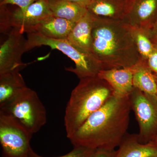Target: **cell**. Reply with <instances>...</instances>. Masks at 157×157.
<instances>
[{"label":"cell","mask_w":157,"mask_h":157,"mask_svg":"<svg viewBox=\"0 0 157 157\" xmlns=\"http://www.w3.org/2000/svg\"><path fill=\"white\" fill-rule=\"evenodd\" d=\"M132 108L129 97L113 95L69 138L74 146L115 150L127 134Z\"/></svg>","instance_id":"6da1fadb"},{"label":"cell","mask_w":157,"mask_h":157,"mask_svg":"<svg viewBox=\"0 0 157 157\" xmlns=\"http://www.w3.org/2000/svg\"><path fill=\"white\" fill-rule=\"evenodd\" d=\"M91 54L102 70L131 67L141 61L129 26L124 21L96 17Z\"/></svg>","instance_id":"7a4b0ae2"},{"label":"cell","mask_w":157,"mask_h":157,"mask_svg":"<svg viewBox=\"0 0 157 157\" xmlns=\"http://www.w3.org/2000/svg\"><path fill=\"white\" fill-rule=\"evenodd\" d=\"M113 95L112 88L98 76L80 79L67 104L64 125L70 138L87 120Z\"/></svg>","instance_id":"3957f363"},{"label":"cell","mask_w":157,"mask_h":157,"mask_svg":"<svg viewBox=\"0 0 157 157\" xmlns=\"http://www.w3.org/2000/svg\"><path fill=\"white\" fill-rule=\"evenodd\" d=\"M0 113L10 116L32 134L47 122V113L36 92L27 87L11 102L0 107Z\"/></svg>","instance_id":"277c9868"},{"label":"cell","mask_w":157,"mask_h":157,"mask_svg":"<svg viewBox=\"0 0 157 157\" xmlns=\"http://www.w3.org/2000/svg\"><path fill=\"white\" fill-rule=\"evenodd\" d=\"M28 51L42 45L57 49L70 58L75 63L74 68H65L67 71L76 74L79 79L98 76L102 70L98 61L90 54L73 46L67 39H57L45 37L38 33L28 34Z\"/></svg>","instance_id":"5b68a950"},{"label":"cell","mask_w":157,"mask_h":157,"mask_svg":"<svg viewBox=\"0 0 157 157\" xmlns=\"http://www.w3.org/2000/svg\"><path fill=\"white\" fill-rule=\"evenodd\" d=\"M52 15L47 0H38L25 10L18 7L11 10L8 5H0V31L7 35L16 28L21 33H29L36 26Z\"/></svg>","instance_id":"8992f818"},{"label":"cell","mask_w":157,"mask_h":157,"mask_svg":"<svg viewBox=\"0 0 157 157\" xmlns=\"http://www.w3.org/2000/svg\"><path fill=\"white\" fill-rule=\"evenodd\" d=\"M132 110L138 124V140L146 143L157 135V99L134 87L129 96Z\"/></svg>","instance_id":"52a82bcc"},{"label":"cell","mask_w":157,"mask_h":157,"mask_svg":"<svg viewBox=\"0 0 157 157\" xmlns=\"http://www.w3.org/2000/svg\"><path fill=\"white\" fill-rule=\"evenodd\" d=\"M33 135L14 118L0 113L2 157H29Z\"/></svg>","instance_id":"ba28073f"},{"label":"cell","mask_w":157,"mask_h":157,"mask_svg":"<svg viewBox=\"0 0 157 157\" xmlns=\"http://www.w3.org/2000/svg\"><path fill=\"white\" fill-rule=\"evenodd\" d=\"M0 46V75L12 71H19L29 63L21 61L23 54L28 51L27 39L18 28H13Z\"/></svg>","instance_id":"9c48e42d"},{"label":"cell","mask_w":157,"mask_h":157,"mask_svg":"<svg viewBox=\"0 0 157 157\" xmlns=\"http://www.w3.org/2000/svg\"><path fill=\"white\" fill-rule=\"evenodd\" d=\"M157 20V0H129L124 21L132 26L149 30Z\"/></svg>","instance_id":"30bf717a"},{"label":"cell","mask_w":157,"mask_h":157,"mask_svg":"<svg viewBox=\"0 0 157 157\" xmlns=\"http://www.w3.org/2000/svg\"><path fill=\"white\" fill-rule=\"evenodd\" d=\"M136 65L131 67L101 70L98 76L110 85L113 90V95L129 97L134 87L133 76Z\"/></svg>","instance_id":"8fae6325"},{"label":"cell","mask_w":157,"mask_h":157,"mask_svg":"<svg viewBox=\"0 0 157 157\" xmlns=\"http://www.w3.org/2000/svg\"><path fill=\"white\" fill-rule=\"evenodd\" d=\"M129 3V0H91L87 9L98 17L123 21Z\"/></svg>","instance_id":"7c38bea8"},{"label":"cell","mask_w":157,"mask_h":157,"mask_svg":"<svg viewBox=\"0 0 157 157\" xmlns=\"http://www.w3.org/2000/svg\"><path fill=\"white\" fill-rule=\"evenodd\" d=\"M115 157H157V142L140 143L137 134H127L116 151Z\"/></svg>","instance_id":"4fadbf2b"},{"label":"cell","mask_w":157,"mask_h":157,"mask_svg":"<svg viewBox=\"0 0 157 157\" xmlns=\"http://www.w3.org/2000/svg\"><path fill=\"white\" fill-rule=\"evenodd\" d=\"M96 17L88 11L82 18L75 23L67 39L76 48L90 54L92 31Z\"/></svg>","instance_id":"5bb4252c"},{"label":"cell","mask_w":157,"mask_h":157,"mask_svg":"<svg viewBox=\"0 0 157 157\" xmlns=\"http://www.w3.org/2000/svg\"><path fill=\"white\" fill-rule=\"evenodd\" d=\"M75 23L52 15L36 26L30 33H38L51 39H67Z\"/></svg>","instance_id":"9a60e30c"},{"label":"cell","mask_w":157,"mask_h":157,"mask_svg":"<svg viewBox=\"0 0 157 157\" xmlns=\"http://www.w3.org/2000/svg\"><path fill=\"white\" fill-rule=\"evenodd\" d=\"M27 87L19 71L0 75V107L14 100Z\"/></svg>","instance_id":"2e32d148"},{"label":"cell","mask_w":157,"mask_h":157,"mask_svg":"<svg viewBox=\"0 0 157 157\" xmlns=\"http://www.w3.org/2000/svg\"><path fill=\"white\" fill-rule=\"evenodd\" d=\"M52 15L76 23L85 15L87 8L68 0L48 1Z\"/></svg>","instance_id":"e0dca14e"},{"label":"cell","mask_w":157,"mask_h":157,"mask_svg":"<svg viewBox=\"0 0 157 157\" xmlns=\"http://www.w3.org/2000/svg\"><path fill=\"white\" fill-rule=\"evenodd\" d=\"M133 85L134 87L156 98L157 76L148 67L146 62L141 60L136 65Z\"/></svg>","instance_id":"ac0fdd59"},{"label":"cell","mask_w":157,"mask_h":157,"mask_svg":"<svg viewBox=\"0 0 157 157\" xmlns=\"http://www.w3.org/2000/svg\"><path fill=\"white\" fill-rule=\"evenodd\" d=\"M129 26L140 60L146 62L149 56L155 48L149 36L148 30Z\"/></svg>","instance_id":"d6986e66"},{"label":"cell","mask_w":157,"mask_h":157,"mask_svg":"<svg viewBox=\"0 0 157 157\" xmlns=\"http://www.w3.org/2000/svg\"><path fill=\"white\" fill-rule=\"evenodd\" d=\"M94 150L81 147H74L73 150L67 154L61 156L56 157H89L92 153ZM29 157H45L42 156L37 154L31 148L30 151Z\"/></svg>","instance_id":"ffe728a7"},{"label":"cell","mask_w":157,"mask_h":157,"mask_svg":"<svg viewBox=\"0 0 157 157\" xmlns=\"http://www.w3.org/2000/svg\"><path fill=\"white\" fill-rule=\"evenodd\" d=\"M37 1L38 0H4L0 5H13L17 6L22 10H25Z\"/></svg>","instance_id":"44dd1931"},{"label":"cell","mask_w":157,"mask_h":157,"mask_svg":"<svg viewBox=\"0 0 157 157\" xmlns=\"http://www.w3.org/2000/svg\"><path fill=\"white\" fill-rule=\"evenodd\" d=\"M146 63L152 72L157 76V48L156 47L149 56Z\"/></svg>","instance_id":"7402d4cb"},{"label":"cell","mask_w":157,"mask_h":157,"mask_svg":"<svg viewBox=\"0 0 157 157\" xmlns=\"http://www.w3.org/2000/svg\"><path fill=\"white\" fill-rule=\"evenodd\" d=\"M116 151H107L95 149L89 157H115Z\"/></svg>","instance_id":"603a6c76"},{"label":"cell","mask_w":157,"mask_h":157,"mask_svg":"<svg viewBox=\"0 0 157 157\" xmlns=\"http://www.w3.org/2000/svg\"><path fill=\"white\" fill-rule=\"evenodd\" d=\"M148 33L152 42L157 48V20L152 28L148 30Z\"/></svg>","instance_id":"cb8c5ba5"},{"label":"cell","mask_w":157,"mask_h":157,"mask_svg":"<svg viewBox=\"0 0 157 157\" xmlns=\"http://www.w3.org/2000/svg\"><path fill=\"white\" fill-rule=\"evenodd\" d=\"M68 1L76 3L83 7H86V8L91 2V0H68Z\"/></svg>","instance_id":"d4e9b609"},{"label":"cell","mask_w":157,"mask_h":157,"mask_svg":"<svg viewBox=\"0 0 157 157\" xmlns=\"http://www.w3.org/2000/svg\"><path fill=\"white\" fill-rule=\"evenodd\" d=\"M155 140V141H156V142H157V135L155 138V140Z\"/></svg>","instance_id":"484cf974"},{"label":"cell","mask_w":157,"mask_h":157,"mask_svg":"<svg viewBox=\"0 0 157 157\" xmlns=\"http://www.w3.org/2000/svg\"><path fill=\"white\" fill-rule=\"evenodd\" d=\"M4 1V0H0V4H1V3H2V2L3 1Z\"/></svg>","instance_id":"4316f807"},{"label":"cell","mask_w":157,"mask_h":157,"mask_svg":"<svg viewBox=\"0 0 157 157\" xmlns=\"http://www.w3.org/2000/svg\"><path fill=\"white\" fill-rule=\"evenodd\" d=\"M47 1H52V0H47Z\"/></svg>","instance_id":"83f0119b"},{"label":"cell","mask_w":157,"mask_h":157,"mask_svg":"<svg viewBox=\"0 0 157 157\" xmlns=\"http://www.w3.org/2000/svg\"></svg>","instance_id":"f1b7e54d"}]
</instances>
